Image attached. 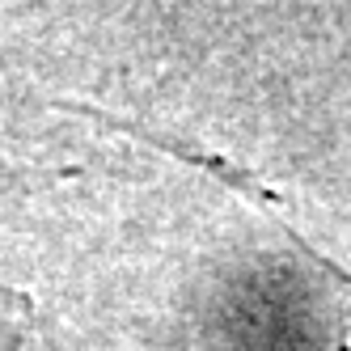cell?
I'll list each match as a JSON object with an SVG mask.
<instances>
[{
    "instance_id": "cell-1",
    "label": "cell",
    "mask_w": 351,
    "mask_h": 351,
    "mask_svg": "<svg viewBox=\"0 0 351 351\" xmlns=\"http://www.w3.org/2000/svg\"><path fill=\"white\" fill-rule=\"evenodd\" d=\"M21 309L0 296V351H21Z\"/></svg>"
}]
</instances>
